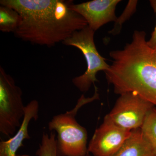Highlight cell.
<instances>
[{"instance_id":"obj_6","label":"cell","mask_w":156,"mask_h":156,"mask_svg":"<svg viewBox=\"0 0 156 156\" xmlns=\"http://www.w3.org/2000/svg\"><path fill=\"white\" fill-rule=\"evenodd\" d=\"M153 104L134 92L120 95L111 111L104 119L129 131L142 127Z\"/></svg>"},{"instance_id":"obj_8","label":"cell","mask_w":156,"mask_h":156,"mask_svg":"<svg viewBox=\"0 0 156 156\" xmlns=\"http://www.w3.org/2000/svg\"><path fill=\"white\" fill-rule=\"evenodd\" d=\"M120 0H93L74 5L70 8L86 20L88 26L95 31L109 22L115 21V11Z\"/></svg>"},{"instance_id":"obj_13","label":"cell","mask_w":156,"mask_h":156,"mask_svg":"<svg viewBox=\"0 0 156 156\" xmlns=\"http://www.w3.org/2000/svg\"><path fill=\"white\" fill-rule=\"evenodd\" d=\"M36 155L37 156H60L57 150L55 132L51 131L50 134L45 133L43 134Z\"/></svg>"},{"instance_id":"obj_17","label":"cell","mask_w":156,"mask_h":156,"mask_svg":"<svg viewBox=\"0 0 156 156\" xmlns=\"http://www.w3.org/2000/svg\"><path fill=\"white\" fill-rule=\"evenodd\" d=\"M85 156H90V155L89 154V153H88Z\"/></svg>"},{"instance_id":"obj_16","label":"cell","mask_w":156,"mask_h":156,"mask_svg":"<svg viewBox=\"0 0 156 156\" xmlns=\"http://www.w3.org/2000/svg\"><path fill=\"white\" fill-rule=\"evenodd\" d=\"M17 156H30L27 154L17 155Z\"/></svg>"},{"instance_id":"obj_12","label":"cell","mask_w":156,"mask_h":156,"mask_svg":"<svg viewBox=\"0 0 156 156\" xmlns=\"http://www.w3.org/2000/svg\"><path fill=\"white\" fill-rule=\"evenodd\" d=\"M141 128L146 139L156 156V107L148 114Z\"/></svg>"},{"instance_id":"obj_11","label":"cell","mask_w":156,"mask_h":156,"mask_svg":"<svg viewBox=\"0 0 156 156\" xmlns=\"http://www.w3.org/2000/svg\"><path fill=\"white\" fill-rule=\"evenodd\" d=\"M20 17L19 14L12 8L0 6V30L3 32L13 33L19 24Z\"/></svg>"},{"instance_id":"obj_7","label":"cell","mask_w":156,"mask_h":156,"mask_svg":"<svg viewBox=\"0 0 156 156\" xmlns=\"http://www.w3.org/2000/svg\"><path fill=\"white\" fill-rule=\"evenodd\" d=\"M128 131L108 120L95 130L88 146V151L93 156H113L119 151L131 134Z\"/></svg>"},{"instance_id":"obj_15","label":"cell","mask_w":156,"mask_h":156,"mask_svg":"<svg viewBox=\"0 0 156 156\" xmlns=\"http://www.w3.org/2000/svg\"><path fill=\"white\" fill-rule=\"evenodd\" d=\"M150 3L154 12L155 13L156 16V0H151ZM147 44L151 48L156 49V22L155 26L151 35L150 38L147 41Z\"/></svg>"},{"instance_id":"obj_9","label":"cell","mask_w":156,"mask_h":156,"mask_svg":"<svg viewBox=\"0 0 156 156\" xmlns=\"http://www.w3.org/2000/svg\"><path fill=\"white\" fill-rule=\"evenodd\" d=\"M39 104L37 101L33 100L25 107V113L22 123L12 137L0 142V156H17L18 149L23 146L25 140L30 139L28 127L32 120L37 121L38 118Z\"/></svg>"},{"instance_id":"obj_14","label":"cell","mask_w":156,"mask_h":156,"mask_svg":"<svg viewBox=\"0 0 156 156\" xmlns=\"http://www.w3.org/2000/svg\"><path fill=\"white\" fill-rule=\"evenodd\" d=\"M137 2V1L132 0L128 2L124 12L119 17L117 18L113 28L109 32V34L113 35H116L119 34L123 23L129 19L136 11Z\"/></svg>"},{"instance_id":"obj_2","label":"cell","mask_w":156,"mask_h":156,"mask_svg":"<svg viewBox=\"0 0 156 156\" xmlns=\"http://www.w3.org/2000/svg\"><path fill=\"white\" fill-rule=\"evenodd\" d=\"M146 35L135 30L122 50L110 52L112 63L105 73L115 93L136 92L156 107V49L148 45Z\"/></svg>"},{"instance_id":"obj_5","label":"cell","mask_w":156,"mask_h":156,"mask_svg":"<svg viewBox=\"0 0 156 156\" xmlns=\"http://www.w3.org/2000/svg\"><path fill=\"white\" fill-rule=\"evenodd\" d=\"M22 91L0 67V132L10 138L19 128L25 113Z\"/></svg>"},{"instance_id":"obj_1","label":"cell","mask_w":156,"mask_h":156,"mask_svg":"<svg viewBox=\"0 0 156 156\" xmlns=\"http://www.w3.org/2000/svg\"><path fill=\"white\" fill-rule=\"evenodd\" d=\"M72 1L1 0L12 8L20 20L16 37L33 44L53 47L88 26L83 17L70 8Z\"/></svg>"},{"instance_id":"obj_3","label":"cell","mask_w":156,"mask_h":156,"mask_svg":"<svg viewBox=\"0 0 156 156\" xmlns=\"http://www.w3.org/2000/svg\"><path fill=\"white\" fill-rule=\"evenodd\" d=\"M92 97L83 95L73 108L54 116L48 124L50 131L56 134L57 150L60 156H85L88 153L87 132L77 122L76 115L81 108L99 98L97 88Z\"/></svg>"},{"instance_id":"obj_4","label":"cell","mask_w":156,"mask_h":156,"mask_svg":"<svg viewBox=\"0 0 156 156\" xmlns=\"http://www.w3.org/2000/svg\"><path fill=\"white\" fill-rule=\"evenodd\" d=\"M95 32L88 26L75 32L71 36L62 42L63 44L73 46L79 49L87 62V69L82 75L72 80L73 85L81 92H87L91 86L98 82L96 75L101 71L105 72L110 65L98 53L94 43Z\"/></svg>"},{"instance_id":"obj_10","label":"cell","mask_w":156,"mask_h":156,"mask_svg":"<svg viewBox=\"0 0 156 156\" xmlns=\"http://www.w3.org/2000/svg\"><path fill=\"white\" fill-rule=\"evenodd\" d=\"M113 156H156L141 128L131 131L122 147Z\"/></svg>"}]
</instances>
